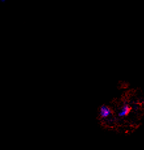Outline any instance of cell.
Instances as JSON below:
<instances>
[{
  "mask_svg": "<svg viewBox=\"0 0 144 150\" xmlns=\"http://www.w3.org/2000/svg\"><path fill=\"white\" fill-rule=\"evenodd\" d=\"M113 115V111L106 105H102L100 107L99 115L102 119H107L111 117Z\"/></svg>",
  "mask_w": 144,
  "mask_h": 150,
  "instance_id": "cell-1",
  "label": "cell"
},
{
  "mask_svg": "<svg viewBox=\"0 0 144 150\" xmlns=\"http://www.w3.org/2000/svg\"><path fill=\"white\" fill-rule=\"evenodd\" d=\"M131 104L127 103V102H124L123 105H122L119 112L118 113V117L120 118L125 117L126 116L128 115L130 112H131Z\"/></svg>",
  "mask_w": 144,
  "mask_h": 150,
  "instance_id": "cell-2",
  "label": "cell"
}]
</instances>
